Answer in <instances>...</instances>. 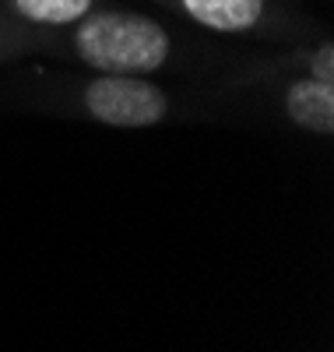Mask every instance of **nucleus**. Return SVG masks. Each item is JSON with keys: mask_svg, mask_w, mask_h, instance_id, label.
I'll list each match as a JSON object with an SVG mask.
<instances>
[{"mask_svg": "<svg viewBox=\"0 0 334 352\" xmlns=\"http://www.w3.org/2000/svg\"><path fill=\"white\" fill-rule=\"evenodd\" d=\"M74 53L99 74H151L172 56L169 32L148 14L92 8L74 21Z\"/></svg>", "mask_w": 334, "mask_h": 352, "instance_id": "obj_1", "label": "nucleus"}, {"mask_svg": "<svg viewBox=\"0 0 334 352\" xmlns=\"http://www.w3.org/2000/svg\"><path fill=\"white\" fill-rule=\"evenodd\" d=\"M81 102L96 124L120 131L155 127L169 113V96L148 74H99L85 85Z\"/></svg>", "mask_w": 334, "mask_h": 352, "instance_id": "obj_2", "label": "nucleus"}, {"mask_svg": "<svg viewBox=\"0 0 334 352\" xmlns=\"http://www.w3.org/2000/svg\"><path fill=\"white\" fill-rule=\"evenodd\" d=\"M285 116L310 134L334 131V81H320L313 74L296 78L285 88Z\"/></svg>", "mask_w": 334, "mask_h": 352, "instance_id": "obj_3", "label": "nucleus"}, {"mask_svg": "<svg viewBox=\"0 0 334 352\" xmlns=\"http://www.w3.org/2000/svg\"><path fill=\"white\" fill-rule=\"evenodd\" d=\"M176 8L211 32H247L264 21L267 0H176Z\"/></svg>", "mask_w": 334, "mask_h": 352, "instance_id": "obj_4", "label": "nucleus"}, {"mask_svg": "<svg viewBox=\"0 0 334 352\" xmlns=\"http://www.w3.org/2000/svg\"><path fill=\"white\" fill-rule=\"evenodd\" d=\"M96 8V0H8V11L39 28H64L81 21Z\"/></svg>", "mask_w": 334, "mask_h": 352, "instance_id": "obj_5", "label": "nucleus"}, {"mask_svg": "<svg viewBox=\"0 0 334 352\" xmlns=\"http://www.w3.org/2000/svg\"><path fill=\"white\" fill-rule=\"evenodd\" d=\"M310 74L320 81H334V43H320L317 53H310Z\"/></svg>", "mask_w": 334, "mask_h": 352, "instance_id": "obj_6", "label": "nucleus"}]
</instances>
